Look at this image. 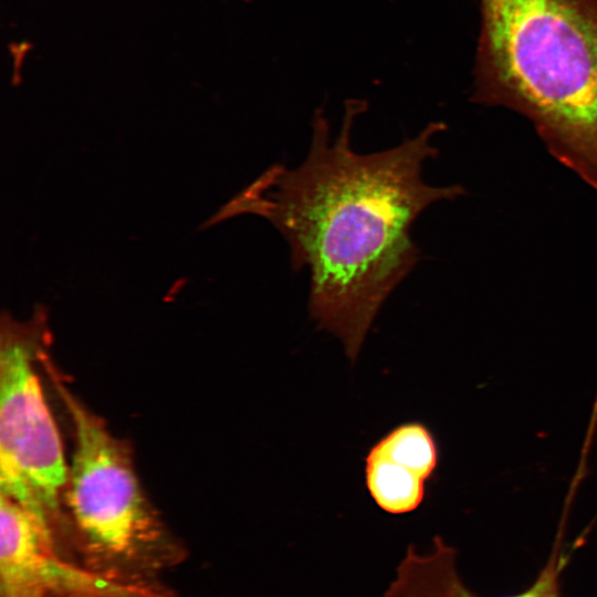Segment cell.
<instances>
[{
    "mask_svg": "<svg viewBox=\"0 0 597 597\" xmlns=\"http://www.w3.org/2000/svg\"><path fill=\"white\" fill-rule=\"evenodd\" d=\"M0 574L1 597H171L160 588L106 579L60 556L33 527L2 538Z\"/></svg>",
    "mask_w": 597,
    "mask_h": 597,
    "instance_id": "5b68a950",
    "label": "cell"
},
{
    "mask_svg": "<svg viewBox=\"0 0 597 597\" xmlns=\"http://www.w3.org/2000/svg\"><path fill=\"white\" fill-rule=\"evenodd\" d=\"M43 363L73 428L64 507L74 555L106 579L160 588L158 576L184 558V547L144 492L129 444Z\"/></svg>",
    "mask_w": 597,
    "mask_h": 597,
    "instance_id": "3957f363",
    "label": "cell"
},
{
    "mask_svg": "<svg viewBox=\"0 0 597 597\" xmlns=\"http://www.w3.org/2000/svg\"><path fill=\"white\" fill-rule=\"evenodd\" d=\"M558 548V547H557ZM555 548L535 580L523 591L506 597H562L563 557ZM383 597H482L471 590L459 573L457 549L434 536L431 549L406 548Z\"/></svg>",
    "mask_w": 597,
    "mask_h": 597,
    "instance_id": "8992f818",
    "label": "cell"
},
{
    "mask_svg": "<svg viewBox=\"0 0 597 597\" xmlns=\"http://www.w3.org/2000/svg\"><path fill=\"white\" fill-rule=\"evenodd\" d=\"M366 108L365 101L347 100L335 138L316 108L305 159L295 168L270 166L203 226L240 214L270 222L289 244L292 269L308 270L311 318L341 339L354 363L379 310L420 259L413 222L432 203L465 193L460 185L432 186L422 177L444 123L360 154L352 129Z\"/></svg>",
    "mask_w": 597,
    "mask_h": 597,
    "instance_id": "6da1fadb",
    "label": "cell"
},
{
    "mask_svg": "<svg viewBox=\"0 0 597 597\" xmlns=\"http://www.w3.org/2000/svg\"><path fill=\"white\" fill-rule=\"evenodd\" d=\"M49 338L44 306L27 322L2 312L0 495L32 515L59 555L73 558L64 507L69 465L36 370Z\"/></svg>",
    "mask_w": 597,
    "mask_h": 597,
    "instance_id": "277c9868",
    "label": "cell"
},
{
    "mask_svg": "<svg viewBox=\"0 0 597 597\" xmlns=\"http://www.w3.org/2000/svg\"><path fill=\"white\" fill-rule=\"evenodd\" d=\"M364 461L366 489L380 510L400 515L411 513L422 504L428 480L407 462L370 448Z\"/></svg>",
    "mask_w": 597,
    "mask_h": 597,
    "instance_id": "52a82bcc",
    "label": "cell"
},
{
    "mask_svg": "<svg viewBox=\"0 0 597 597\" xmlns=\"http://www.w3.org/2000/svg\"><path fill=\"white\" fill-rule=\"evenodd\" d=\"M472 101L511 108L597 189V0H480Z\"/></svg>",
    "mask_w": 597,
    "mask_h": 597,
    "instance_id": "7a4b0ae2",
    "label": "cell"
}]
</instances>
